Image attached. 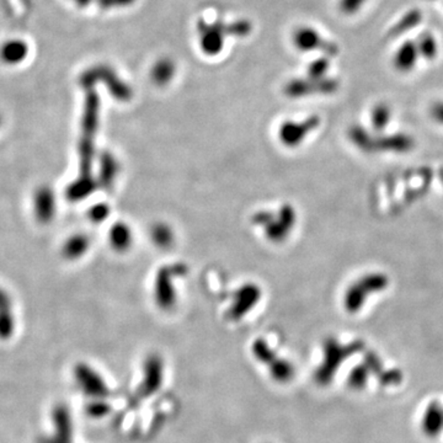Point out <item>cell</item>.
Returning a JSON list of instances; mask_svg holds the SVG:
<instances>
[{
    "label": "cell",
    "instance_id": "obj_1",
    "mask_svg": "<svg viewBox=\"0 0 443 443\" xmlns=\"http://www.w3.org/2000/svg\"><path fill=\"white\" fill-rule=\"evenodd\" d=\"M362 349V343H359V341L347 346H341L338 341L329 340L326 344L324 362L316 371V377L318 383H321V386H326L328 383H330L343 361Z\"/></svg>",
    "mask_w": 443,
    "mask_h": 443
},
{
    "label": "cell",
    "instance_id": "obj_2",
    "mask_svg": "<svg viewBox=\"0 0 443 443\" xmlns=\"http://www.w3.org/2000/svg\"><path fill=\"white\" fill-rule=\"evenodd\" d=\"M163 373L164 366L159 356H151L146 359L144 364V378L139 389L142 396H151L156 391H159L163 382Z\"/></svg>",
    "mask_w": 443,
    "mask_h": 443
},
{
    "label": "cell",
    "instance_id": "obj_3",
    "mask_svg": "<svg viewBox=\"0 0 443 443\" xmlns=\"http://www.w3.org/2000/svg\"><path fill=\"white\" fill-rule=\"evenodd\" d=\"M421 430L427 437H437L443 430V406L439 401H432L425 410L421 420Z\"/></svg>",
    "mask_w": 443,
    "mask_h": 443
},
{
    "label": "cell",
    "instance_id": "obj_4",
    "mask_svg": "<svg viewBox=\"0 0 443 443\" xmlns=\"http://www.w3.org/2000/svg\"><path fill=\"white\" fill-rule=\"evenodd\" d=\"M415 146L414 138L405 133H396L391 136L374 139V151H393V153H408Z\"/></svg>",
    "mask_w": 443,
    "mask_h": 443
},
{
    "label": "cell",
    "instance_id": "obj_5",
    "mask_svg": "<svg viewBox=\"0 0 443 443\" xmlns=\"http://www.w3.org/2000/svg\"><path fill=\"white\" fill-rule=\"evenodd\" d=\"M76 378L78 382L81 383V387L84 389L88 396H93L95 398H104L108 396L109 389L106 387L103 378L100 377L98 373H95L90 368L81 367L76 371Z\"/></svg>",
    "mask_w": 443,
    "mask_h": 443
},
{
    "label": "cell",
    "instance_id": "obj_6",
    "mask_svg": "<svg viewBox=\"0 0 443 443\" xmlns=\"http://www.w3.org/2000/svg\"><path fill=\"white\" fill-rule=\"evenodd\" d=\"M419 56L416 42L406 41L401 45V47L398 48L393 63H394L396 71H401V73H409L416 66Z\"/></svg>",
    "mask_w": 443,
    "mask_h": 443
},
{
    "label": "cell",
    "instance_id": "obj_7",
    "mask_svg": "<svg viewBox=\"0 0 443 443\" xmlns=\"http://www.w3.org/2000/svg\"><path fill=\"white\" fill-rule=\"evenodd\" d=\"M222 33L221 28L217 26H207L206 30H203L202 38H201V46L203 51L208 54H216L221 51Z\"/></svg>",
    "mask_w": 443,
    "mask_h": 443
},
{
    "label": "cell",
    "instance_id": "obj_8",
    "mask_svg": "<svg viewBox=\"0 0 443 443\" xmlns=\"http://www.w3.org/2000/svg\"><path fill=\"white\" fill-rule=\"evenodd\" d=\"M321 40L319 35L313 31L311 28H301L294 35V43L299 50L302 51H309L313 48L319 47Z\"/></svg>",
    "mask_w": 443,
    "mask_h": 443
},
{
    "label": "cell",
    "instance_id": "obj_9",
    "mask_svg": "<svg viewBox=\"0 0 443 443\" xmlns=\"http://www.w3.org/2000/svg\"><path fill=\"white\" fill-rule=\"evenodd\" d=\"M271 377L277 382H288L294 376V367L292 363L286 359H276L269 366Z\"/></svg>",
    "mask_w": 443,
    "mask_h": 443
},
{
    "label": "cell",
    "instance_id": "obj_10",
    "mask_svg": "<svg viewBox=\"0 0 443 443\" xmlns=\"http://www.w3.org/2000/svg\"><path fill=\"white\" fill-rule=\"evenodd\" d=\"M45 206L42 211L38 213V218H41L42 221H48L52 216L54 211V201H53V195L48 190H41L36 196V209Z\"/></svg>",
    "mask_w": 443,
    "mask_h": 443
},
{
    "label": "cell",
    "instance_id": "obj_11",
    "mask_svg": "<svg viewBox=\"0 0 443 443\" xmlns=\"http://www.w3.org/2000/svg\"><path fill=\"white\" fill-rule=\"evenodd\" d=\"M416 47H418L420 56L424 57L429 61L434 59L435 57L437 56V51H439L436 40L430 33H424L420 36L419 41L416 42Z\"/></svg>",
    "mask_w": 443,
    "mask_h": 443
},
{
    "label": "cell",
    "instance_id": "obj_12",
    "mask_svg": "<svg viewBox=\"0 0 443 443\" xmlns=\"http://www.w3.org/2000/svg\"><path fill=\"white\" fill-rule=\"evenodd\" d=\"M369 376H371V373L368 371V368L364 364H359V366L351 369L347 382L352 389L359 391V389L366 387Z\"/></svg>",
    "mask_w": 443,
    "mask_h": 443
},
{
    "label": "cell",
    "instance_id": "obj_13",
    "mask_svg": "<svg viewBox=\"0 0 443 443\" xmlns=\"http://www.w3.org/2000/svg\"><path fill=\"white\" fill-rule=\"evenodd\" d=\"M421 18H422V15H421L419 10H411L394 26L393 33H394V35H401V33L409 31L410 28H415V26L420 24Z\"/></svg>",
    "mask_w": 443,
    "mask_h": 443
},
{
    "label": "cell",
    "instance_id": "obj_14",
    "mask_svg": "<svg viewBox=\"0 0 443 443\" xmlns=\"http://www.w3.org/2000/svg\"><path fill=\"white\" fill-rule=\"evenodd\" d=\"M391 121V109L386 104H379L373 109L372 125L377 131H382L387 127Z\"/></svg>",
    "mask_w": 443,
    "mask_h": 443
},
{
    "label": "cell",
    "instance_id": "obj_15",
    "mask_svg": "<svg viewBox=\"0 0 443 443\" xmlns=\"http://www.w3.org/2000/svg\"><path fill=\"white\" fill-rule=\"evenodd\" d=\"M173 73H174L173 63L169 59H163V61H159L156 63V67L153 68L151 74H153V78H154V81L156 83L163 84V83H166V81H169L171 76H173Z\"/></svg>",
    "mask_w": 443,
    "mask_h": 443
},
{
    "label": "cell",
    "instance_id": "obj_16",
    "mask_svg": "<svg viewBox=\"0 0 443 443\" xmlns=\"http://www.w3.org/2000/svg\"><path fill=\"white\" fill-rule=\"evenodd\" d=\"M253 352H254L255 357L259 359L260 362L265 363L266 366H270L275 359H277L274 351L270 349L269 345L266 344L265 341H261V340H258L255 343L254 346H253Z\"/></svg>",
    "mask_w": 443,
    "mask_h": 443
},
{
    "label": "cell",
    "instance_id": "obj_17",
    "mask_svg": "<svg viewBox=\"0 0 443 443\" xmlns=\"http://www.w3.org/2000/svg\"><path fill=\"white\" fill-rule=\"evenodd\" d=\"M351 138L357 146L366 151H374V138L371 137L361 127H354L351 131Z\"/></svg>",
    "mask_w": 443,
    "mask_h": 443
},
{
    "label": "cell",
    "instance_id": "obj_18",
    "mask_svg": "<svg viewBox=\"0 0 443 443\" xmlns=\"http://www.w3.org/2000/svg\"><path fill=\"white\" fill-rule=\"evenodd\" d=\"M86 246H88V241L84 236H76L71 238V241H68L66 248H64L67 258H71V259L78 258L86 250Z\"/></svg>",
    "mask_w": 443,
    "mask_h": 443
},
{
    "label": "cell",
    "instance_id": "obj_19",
    "mask_svg": "<svg viewBox=\"0 0 443 443\" xmlns=\"http://www.w3.org/2000/svg\"><path fill=\"white\" fill-rule=\"evenodd\" d=\"M379 383L384 387L389 386H398L403 381V374L399 369H388V371H382V373L378 376Z\"/></svg>",
    "mask_w": 443,
    "mask_h": 443
},
{
    "label": "cell",
    "instance_id": "obj_20",
    "mask_svg": "<svg viewBox=\"0 0 443 443\" xmlns=\"http://www.w3.org/2000/svg\"><path fill=\"white\" fill-rule=\"evenodd\" d=\"M366 367L368 368L369 373H374L376 376H379L383 371V364L381 359L378 357L377 354L374 352H367L364 356V363Z\"/></svg>",
    "mask_w": 443,
    "mask_h": 443
},
{
    "label": "cell",
    "instance_id": "obj_21",
    "mask_svg": "<svg viewBox=\"0 0 443 443\" xmlns=\"http://www.w3.org/2000/svg\"><path fill=\"white\" fill-rule=\"evenodd\" d=\"M364 3V0H341V9L346 14H352L359 10V6Z\"/></svg>",
    "mask_w": 443,
    "mask_h": 443
},
{
    "label": "cell",
    "instance_id": "obj_22",
    "mask_svg": "<svg viewBox=\"0 0 443 443\" xmlns=\"http://www.w3.org/2000/svg\"><path fill=\"white\" fill-rule=\"evenodd\" d=\"M430 113H431V117L434 118L436 122L443 125V101L432 105L430 109Z\"/></svg>",
    "mask_w": 443,
    "mask_h": 443
},
{
    "label": "cell",
    "instance_id": "obj_23",
    "mask_svg": "<svg viewBox=\"0 0 443 443\" xmlns=\"http://www.w3.org/2000/svg\"><path fill=\"white\" fill-rule=\"evenodd\" d=\"M439 176H441V180H442V183H443V169L441 170V173H439Z\"/></svg>",
    "mask_w": 443,
    "mask_h": 443
}]
</instances>
